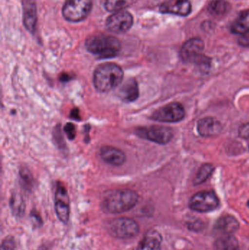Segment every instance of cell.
<instances>
[{
    "label": "cell",
    "mask_w": 249,
    "mask_h": 250,
    "mask_svg": "<svg viewBox=\"0 0 249 250\" xmlns=\"http://www.w3.org/2000/svg\"><path fill=\"white\" fill-rule=\"evenodd\" d=\"M86 49L99 59L114 58L121 49L120 41L111 35H96L89 37L86 41Z\"/></svg>",
    "instance_id": "obj_3"
},
{
    "label": "cell",
    "mask_w": 249,
    "mask_h": 250,
    "mask_svg": "<svg viewBox=\"0 0 249 250\" xmlns=\"http://www.w3.org/2000/svg\"><path fill=\"white\" fill-rule=\"evenodd\" d=\"M70 117L73 120H76V121H80L81 120V117L80 115V111L78 108H75L72 109L70 112Z\"/></svg>",
    "instance_id": "obj_31"
},
{
    "label": "cell",
    "mask_w": 249,
    "mask_h": 250,
    "mask_svg": "<svg viewBox=\"0 0 249 250\" xmlns=\"http://www.w3.org/2000/svg\"><path fill=\"white\" fill-rule=\"evenodd\" d=\"M197 131L203 137H213L222 131V125L212 117H206L197 123Z\"/></svg>",
    "instance_id": "obj_15"
},
{
    "label": "cell",
    "mask_w": 249,
    "mask_h": 250,
    "mask_svg": "<svg viewBox=\"0 0 249 250\" xmlns=\"http://www.w3.org/2000/svg\"><path fill=\"white\" fill-rule=\"evenodd\" d=\"M55 211L60 221L67 224L70 220V202L68 192L64 185L58 184L55 192Z\"/></svg>",
    "instance_id": "obj_11"
},
{
    "label": "cell",
    "mask_w": 249,
    "mask_h": 250,
    "mask_svg": "<svg viewBox=\"0 0 249 250\" xmlns=\"http://www.w3.org/2000/svg\"><path fill=\"white\" fill-rule=\"evenodd\" d=\"M238 43L241 46L249 47V30L240 35L239 38H238Z\"/></svg>",
    "instance_id": "obj_28"
},
{
    "label": "cell",
    "mask_w": 249,
    "mask_h": 250,
    "mask_svg": "<svg viewBox=\"0 0 249 250\" xmlns=\"http://www.w3.org/2000/svg\"><path fill=\"white\" fill-rule=\"evenodd\" d=\"M204 42L200 38L189 40L183 45L181 50V57L185 62L197 64H207L210 60L203 54Z\"/></svg>",
    "instance_id": "obj_5"
},
{
    "label": "cell",
    "mask_w": 249,
    "mask_h": 250,
    "mask_svg": "<svg viewBox=\"0 0 249 250\" xmlns=\"http://www.w3.org/2000/svg\"><path fill=\"white\" fill-rule=\"evenodd\" d=\"M239 135L242 138H249V124L244 125L239 129Z\"/></svg>",
    "instance_id": "obj_29"
},
{
    "label": "cell",
    "mask_w": 249,
    "mask_h": 250,
    "mask_svg": "<svg viewBox=\"0 0 249 250\" xmlns=\"http://www.w3.org/2000/svg\"><path fill=\"white\" fill-rule=\"evenodd\" d=\"M133 15L125 10L115 12L107 19L105 26L110 32L122 33L128 31L133 25Z\"/></svg>",
    "instance_id": "obj_10"
},
{
    "label": "cell",
    "mask_w": 249,
    "mask_h": 250,
    "mask_svg": "<svg viewBox=\"0 0 249 250\" xmlns=\"http://www.w3.org/2000/svg\"><path fill=\"white\" fill-rule=\"evenodd\" d=\"M238 228V223L234 217L228 216L224 217L218 222L216 229L220 233L224 234H230L236 231Z\"/></svg>",
    "instance_id": "obj_19"
},
{
    "label": "cell",
    "mask_w": 249,
    "mask_h": 250,
    "mask_svg": "<svg viewBox=\"0 0 249 250\" xmlns=\"http://www.w3.org/2000/svg\"><path fill=\"white\" fill-rule=\"evenodd\" d=\"M161 13L177 16H188L192 11V4L189 0H170L160 6Z\"/></svg>",
    "instance_id": "obj_12"
},
{
    "label": "cell",
    "mask_w": 249,
    "mask_h": 250,
    "mask_svg": "<svg viewBox=\"0 0 249 250\" xmlns=\"http://www.w3.org/2000/svg\"><path fill=\"white\" fill-rule=\"evenodd\" d=\"M219 201L213 191H201L192 197L190 207L197 212H210L217 208Z\"/></svg>",
    "instance_id": "obj_8"
},
{
    "label": "cell",
    "mask_w": 249,
    "mask_h": 250,
    "mask_svg": "<svg viewBox=\"0 0 249 250\" xmlns=\"http://www.w3.org/2000/svg\"><path fill=\"white\" fill-rule=\"evenodd\" d=\"M117 95L124 102L132 103L137 101L140 95L137 80L132 78L121 83L117 92Z\"/></svg>",
    "instance_id": "obj_13"
},
{
    "label": "cell",
    "mask_w": 249,
    "mask_h": 250,
    "mask_svg": "<svg viewBox=\"0 0 249 250\" xmlns=\"http://www.w3.org/2000/svg\"><path fill=\"white\" fill-rule=\"evenodd\" d=\"M185 117L184 106L178 103H172L158 108L151 116V119L160 123H178Z\"/></svg>",
    "instance_id": "obj_9"
},
{
    "label": "cell",
    "mask_w": 249,
    "mask_h": 250,
    "mask_svg": "<svg viewBox=\"0 0 249 250\" xmlns=\"http://www.w3.org/2000/svg\"><path fill=\"white\" fill-rule=\"evenodd\" d=\"M138 200V194L133 189H115L104 197L101 207L105 213L121 214L134 208Z\"/></svg>",
    "instance_id": "obj_1"
},
{
    "label": "cell",
    "mask_w": 249,
    "mask_h": 250,
    "mask_svg": "<svg viewBox=\"0 0 249 250\" xmlns=\"http://www.w3.org/2000/svg\"><path fill=\"white\" fill-rule=\"evenodd\" d=\"M20 185L26 190L29 191L33 187V176L30 170L26 167H20L19 170Z\"/></svg>",
    "instance_id": "obj_24"
},
{
    "label": "cell",
    "mask_w": 249,
    "mask_h": 250,
    "mask_svg": "<svg viewBox=\"0 0 249 250\" xmlns=\"http://www.w3.org/2000/svg\"><path fill=\"white\" fill-rule=\"evenodd\" d=\"M124 71L118 64L112 62L103 63L95 69L93 83L99 92H111L122 83Z\"/></svg>",
    "instance_id": "obj_2"
},
{
    "label": "cell",
    "mask_w": 249,
    "mask_h": 250,
    "mask_svg": "<svg viewBox=\"0 0 249 250\" xmlns=\"http://www.w3.org/2000/svg\"><path fill=\"white\" fill-rule=\"evenodd\" d=\"M249 30V9L240 13L231 26V31L237 35H242Z\"/></svg>",
    "instance_id": "obj_18"
},
{
    "label": "cell",
    "mask_w": 249,
    "mask_h": 250,
    "mask_svg": "<svg viewBox=\"0 0 249 250\" xmlns=\"http://www.w3.org/2000/svg\"><path fill=\"white\" fill-rule=\"evenodd\" d=\"M108 233L114 238L128 239L137 236L140 227L137 222L128 217H118L110 220L107 224Z\"/></svg>",
    "instance_id": "obj_4"
},
{
    "label": "cell",
    "mask_w": 249,
    "mask_h": 250,
    "mask_svg": "<svg viewBox=\"0 0 249 250\" xmlns=\"http://www.w3.org/2000/svg\"><path fill=\"white\" fill-rule=\"evenodd\" d=\"M225 250H239L236 239L230 238L225 243Z\"/></svg>",
    "instance_id": "obj_27"
},
{
    "label": "cell",
    "mask_w": 249,
    "mask_h": 250,
    "mask_svg": "<svg viewBox=\"0 0 249 250\" xmlns=\"http://www.w3.org/2000/svg\"><path fill=\"white\" fill-rule=\"evenodd\" d=\"M23 23L28 30L33 32L36 26V5L33 0H25L23 6Z\"/></svg>",
    "instance_id": "obj_17"
},
{
    "label": "cell",
    "mask_w": 249,
    "mask_h": 250,
    "mask_svg": "<svg viewBox=\"0 0 249 250\" xmlns=\"http://www.w3.org/2000/svg\"><path fill=\"white\" fill-rule=\"evenodd\" d=\"M31 218H32V222L35 223V226H40L42 224V220L39 214H37L36 211H32L31 213Z\"/></svg>",
    "instance_id": "obj_30"
},
{
    "label": "cell",
    "mask_w": 249,
    "mask_h": 250,
    "mask_svg": "<svg viewBox=\"0 0 249 250\" xmlns=\"http://www.w3.org/2000/svg\"><path fill=\"white\" fill-rule=\"evenodd\" d=\"M99 155L104 162L114 166H121L125 163L127 159L124 151L111 146H103L101 147Z\"/></svg>",
    "instance_id": "obj_14"
},
{
    "label": "cell",
    "mask_w": 249,
    "mask_h": 250,
    "mask_svg": "<svg viewBox=\"0 0 249 250\" xmlns=\"http://www.w3.org/2000/svg\"><path fill=\"white\" fill-rule=\"evenodd\" d=\"M58 79H59L60 82H62V83H67V82H70L71 80V75L67 73H63L60 75Z\"/></svg>",
    "instance_id": "obj_32"
},
{
    "label": "cell",
    "mask_w": 249,
    "mask_h": 250,
    "mask_svg": "<svg viewBox=\"0 0 249 250\" xmlns=\"http://www.w3.org/2000/svg\"><path fill=\"white\" fill-rule=\"evenodd\" d=\"M10 207L12 212L18 217H21L25 212L24 200L19 193H13L10 197Z\"/></svg>",
    "instance_id": "obj_20"
},
{
    "label": "cell",
    "mask_w": 249,
    "mask_h": 250,
    "mask_svg": "<svg viewBox=\"0 0 249 250\" xmlns=\"http://www.w3.org/2000/svg\"><path fill=\"white\" fill-rule=\"evenodd\" d=\"M248 206H249V202H248Z\"/></svg>",
    "instance_id": "obj_34"
},
{
    "label": "cell",
    "mask_w": 249,
    "mask_h": 250,
    "mask_svg": "<svg viewBox=\"0 0 249 250\" xmlns=\"http://www.w3.org/2000/svg\"><path fill=\"white\" fill-rule=\"evenodd\" d=\"M86 143H89V130H90V126H89V125H86Z\"/></svg>",
    "instance_id": "obj_33"
},
{
    "label": "cell",
    "mask_w": 249,
    "mask_h": 250,
    "mask_svg": "<svg viewBox=\"0 0 249 250\" xmlns=\"http://www.w3.org/2000/svg\"><path fill=\"white\" fill-rule=\"evenodd\" d=\"M214 167L211 164H205L200 167L194 180V185H200L206 182L213 173Z\"/></svg>",
    "instance_id": "obj_23"
},
{
    "label": "cell",
    "mask_w": 249,
    "mask_h": 250,
    "mask_svg": "<svg viewBox=\"0 0 249 250\" xmlns=\"http://www.w3.org/2000/svg\"><path fill=\"white\" fill-rule=\"evenodd\" d=\"M208 9L213 16H222L229 11L230 4L226 0H212Z\"/></svg>",
    "instance_id": "obj_21"
},
{
    "label": "cell",
    "mask_w": 249,
    "mask_h": 250,
    "mask_svg": "<svg viewBox=\"0 0 249 250\" xmlns=\"http://www.w3.org/2000/svg\"><path fill=\"white\" fill-rule=\"evenodd\" d=\"M134 0H105V7L108 11H121L133 4Z\"/></svg>",
    "instance_id": "obj_22"
},
{
    "label": "cell",
    "mask_w": 249,
    "mask_h": 250,
    "mask_svg": "<svg viewBox=\"0 0 249 250\" xmlns=\"http://www.w3.org/2000/svg\"><path fill=\"white\" fill-rule=\"evenodd\" d=\"M136 133L140 138L162 145L168 144L173 137L172 129L161 125L139 127L136 129Z\"/></svg>",
    "instance_id": "obj_7"
},
{
    "label": "cell",
    "mask_w": 249,
    "mask_h": 250,
    "mask_svg": "<svg viewBox=\"0 0 249 250\" xmlns=\"http://www.w3.org/2000/svg\"><path fill=\"white\" fill-rule=\"evenodd\" d=\"M92 6V0H67L63 6V16L68 21H81L89 16Z\"/></svg>",
    "instance_id": "obj_6"
},
{
    "label": "cell",
    "mask_w": 249,
    "mask_h": 250,
    "mask_svg": "<svg viewBox=\"0 0 249 250\" xmlns=\"http://www.w3.org/2000/svg\"><path fill=\"white\" fill-rule=\"evenodd\" d=\"M162 236L159 232L151 230L143 236L137 245V250H161Z\"/></svg>",
    "instance_id": "obj_16"
},
{
    "label": "cell",
    "mask_w": 249,
    "mask_h": 250,
    "mask_svg": "<svg viewBox=\"0 0 249 250\" xmlns=\"http://www.w3.org/2000/svg\"><path fill=\"white\" fill-rule=\"evenodd\" d=\"M16 248V242L13 236H7L1 242L0 250H14Z\"/></svg>",
    "instance_id": "obj_25"
},
{
    "label": "cell",
    "mask_w": 249,
    "mask_h": 250,
    "mask_svg": "<svg viewBox=\"0 0 249 250\" xmlns=\"http://www.w3.org/2000/svg\"><path fill=\"white\" fill-rule=\"evenodd\" d=\"M64 132L69 140H74L76 137V126L73 123H68L64 127Z\"/></svg>",
    "instance_id": "obj_26"
}]
</instances>
